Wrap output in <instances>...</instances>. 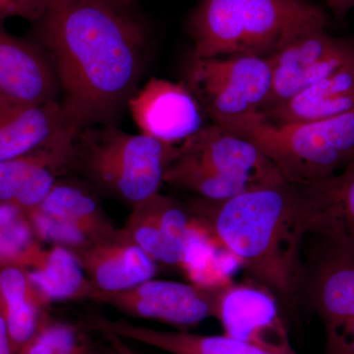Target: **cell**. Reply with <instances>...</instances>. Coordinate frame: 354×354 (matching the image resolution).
<instances>
[{
	"label": "cell",
	"instance_id": "6da1fadb",
	"mask_svg": "<svg viewBox=\"0 0 354 354\" xmlns=\"http://www.w3.org/2000/svg\"><path fill=\"white\" fill-rule=\"evenodd\" d=\"M32 25L29 39L50 58L69 127L80 133L114 124L145 67L141 23L102 0H48Z\"/></svg>",
	"mask_w": 354,
	"mask_h": 354
},
{
	"label": "cell",
	"instance_id": "7a4b0ae2",
	"mask_svg": "<svg viewBox=\"0 0 354 354\" xmlns=\"http://www.w3.org/2000/svg\"><path fill=\"white\" fill-rule=\"evenodd\" d=\"M326 180L276 181L230 199L199 198L188 209L198 228L234 254L277 301L291 308L301 295L304 242L322 216Z\"/></svg>",
	"mask_w": 354,
	"mask_h": 354
},
{
	"label": "cell",
	"instance_id": "3957f363",
	"mask_svg": "<svg viewBox=\"0 0 354 354\" xmlns=\"http://www.w3.org/2000/svg\"><path fill=\"white\" fill-rule=\"evenodd\" d=\"M326 25L325 13L305 0H201L191 13L188 31L195 57L269 59Z\"/></svg>",
	"mask_w": 354,
	"mask_h": 354
},
{
	"label": "cell",
	"instance_id": "277c9868",
	"mask_svg": "<svg viewBox=\"0 0 354 354\" xmlns=\"http://www.w3.org/2000/svg\"><path fill=\"white\" fill-rule=\"evenodd\" d=\"M213 123L252 142L288 183L337 176L354 158V111L314 122L272 123L260 111Z\"/></svg>",
	"mask_w": 354,
	"mask_h": 354
},
{
	"label": "cell",
	"instance_id": "5b68a950",
	"mask_svg": "<svg viewBox=\"0 0 354 354\" xmlns=\"http://www.w3.org/2000/svg\"><path fill=\"white\" fill-rule=\"evenodd\" d=\"M285 180L252 142L213 123L179 146L165 183L203 199H230L265 184Z\"/></svg>",
	"mask_w": 354,
	"mask_h": 354
},
{
	"label": "cell",
	"instance_id": "8992f818",
	"mask_svg": "<svg viewBox=\"0 0 354 354\" xmlns=\"http://www.w3.org/2000/svg\"><path fill=\"white\" fill-rule=\"evenodd\" d=\"M178 153L179 146L102 125L77 136L74 165L100 189L133 206L158 193Z\"/></svg>",
	"mask_w": 354,
	"mask_h": 354
},
{
	"label": "cell",
	"instance_id": "52a82bcc",
	"mask_svg": "<svg viewBox=\"0 0 354 354\" xmlns=\"http://www.w3.org/2000/svg\"><path fill=\"white\" fill-rule=\"evenodd\" d=\"M184 84L213 122L239 118L260 111L271 88V62L248 55L204 58L192 55Z\"/></svg>",
	"mask_w": 354,
	"mask_h": 354
},
{
	"label": "cell",
	"instance_id": "ba28073f",
	"mask_svg": "<svg viewBox=\"0 0 354 354\" xmlns=\"http://www.w3.org/2000/svg\"><path fill=\"white\" fill-rule=\"evenodd\" d=\"M313 234L319 241L304 263L301 297L322 321L324 354H354V255Z\"/></svg>",
	"mask_w": 354,
	"mask_h": 354
},
{
	"label": "cell",
	"instance_id": "9c48e42d",
	"mask_svg": "<svg viewBox=\"0 0 354 354\" xmlns=\"http://www.w3.org/2000/svg\"><path fill=\"white\" fill-rule=\"evenodd\" d=\"M26 215L39 241L74 253L116 232L92 191L77 181L59 179L44 201Z\"/></svg>",
	"mask_w": 354,
	"mask_h": 354
},
{
	"label": "cell",
	"instance_id": "30bf717a",
	"mask_svg": "<svg viewBox=\"0 0 354 354\" xmlns=\"http://www.w3.org/2000/svg\"><path fill=\"white\" fill-rule=\"evenodd\" d=\"M223 286L189 285L152 279L118 292L97 291L94 301L109 305L135 318L188 328L206 319L216 318Z\"/></svg>",
	"mask_w": 354,
	"mask_h": 354
},
{
	"label": "cell",
	"instance_id": "8fae6325",
	"mask_svg": "<svg viewBox=\"0 0 354 354\" xmlns=\"http://www.w3.org/2000/svg\"><path fill=\"white\" fill-rule=\"evenodd\" d=\"M269 59L272 85L260 111L283 104L354 59V44L334 38L321 28L299 37Z\"/></svg>",
	"mask_w": 354,
	"mask_h": 354
},
{
	"label": "cell",
	"instance_id": "7c38bea8",
	"mask_svg": "<svg viewBox=\"0 0 354 354\" xmlns=\"http://www.w3.org/2000/svg\"><path fill=\"white\" fill-rule=\"evenodd\" d=\"M142 134L169 145L180 146L202 129L204 111L184 82L152 78L129 104Z\"/></svg>",
	"mask_w": 354,
	"mask_h": 354
},
{
	"label": "cell",
	"instance_id": "4fadbf2b",
	"mask_svg": "<svg viewBox=\"0 0 354 354\" xmlns=\"http://www.w3.org/2000/svg\"><path fill=\"white\" fill-rule=\"evenodd\" d=\"M79 134L71 128L48 145L0 162V202L25 213L38 207L59 177L73 167Z\"/></svg>",
	"mask_w": 354,
	"mask_h": 354
},
{
	"label": "cell",
	"instance_id": "5bb4252c",
	"mask_svg": "<svg viewBox=\"0 0 354 354\" xmlns=\"http://www.w3.org/2000/svg\"><path fill=\"white\" fill-rule=\"evenodd\" d=\"M121 230L156 262L183 267L194 225L189 209L158 192L133 205Z\"/></svg>",
	"mask_w": 354,
	"mask_h": 354
},
{
	"label": "cell",
	"instance_id": "9a60e30c",
	"mask_svg": "<svg viewBox=\"0 0 354 354\" xmlns=\"http://www.w3.org/2000/svg\"><path fill=\"white\" fill-rule=\"evenodd\" d=\"M216 319L227 337L277 353H295L279 316L278 301L262 286H223Z\"/></svg>",
	"mask_w": 354,
	"mask_h": 354
},
{
	"label": "cell",
	"instance_id": "2e32d148",
	"mask_svg": "<svg viewBox=\"0 0 354 354\" xmlns=\"http://www.w3.org/2000/svg\"><path fill=\"white\" fill-rule=\"evenodd\" d=\"M59 94L57 74L43 48L13 36L0 23V97L39 106L58 102Z\"/></svg>",
	"mask_w": 354,
	"mask_h": 354
},
{
	"label": "cell",
	"instance_id": "e0dca14e",
	"mask_svg": "<svg viewBox=\"0 0 354 354\" xmlns=\"http://www.w3.org/2000/svg\"><path fill=\"white\" fill-rule=\"evenodd\" d=\"M75 254L88 281L99 292L129 290L153 279L158 272V263L122 230H116L113 234Z\"/></svg>",
	"mask_w": 354,
	"mask_h": 354
},
{
	"label": "cell",
	"instance_id": "ac0fdd59",
	"mask_svg": "<svg viewBox=\"0 0 354 354\" xmlns=\"http://www.w3.org/2000/svg\"><path fill=\"white\" fill-rule=\"evenodd\" d=\"M71 128L60 102L30 106L0 97V162L48 145Z\"/></svg>",
	"mask_w": 354,
	"mask_h": 354
},
{
	"label": "cell",
	"instance_id": "d6986e66",
	"mask_svg": "<svg viewBox=\"0 0 354 354\" xmlns=\"http://www.w3.org/2000/svg\"><path fill=\"white\" fill-rule=\"evenodd\" d=\"M87 326L95 332H109L121 339L141 342L171 354H286L225 335L165 332L133 325L125 320H109L102 316L91 317Z\"/></svg>",
	"mask_w": 354,
	"mask_h": 354
},
{
	"label": "cell",
	"instance_id": "ffe728a7",
	"mask_svg": "<svg viewBox=\"0 0 354 354\" xmlns=\"http://www.w3.org/2000/svg\"><path fill=\"white\" fill-rule=\"evenodd\" d=\"M354 111V59L283 104L260 111L272 123L314 122Z\"/></svg>",
	"mask_w": 354,
	"mask_h": 354
},
{
	"label": "cell",
	"instance_id": "44dd1931",
	"mask_svg": "<svg viewBox=\"0 0 354 354\" xmlns=\"http://www.w3.org/2000/svg\"><path fill=\"white\" fill-rule=\"evenodd\" d=\"M0 304L11 353L17 354L38 330L48 304L32 283L28 270L17 266L0 267Z\"/></svg>",
	"mask_w": 354,
	"mask_h": 354
},
{
	"label": "cell",
	"instance_id": "7402d4cb",
	"mask_svg": "<svg viewBox=\"0 0 354 354\" xmlns=\"http://www.w3.org/2000/svg\"><path fill=\"white\" fill-rule=\"evenodd\" d=\"M30 279L48 304L66 300H92L97 290L88 281L76 254L65 247L44 249L28 270Z\"/></svg>",
	"mask_w": 354,
	"mask_h": 354
},
{
	"label": "cell",
	"instance_id": "603a6c76",
	"mask_svg": "<svg viewBox=\"0 0 354 354\" xmlns=\"http://www.w3.org/2000/svg\"><path fill=\"white\" fill-rule=\"evenodd\" d=\"M312 234L322 235L354 255V160L326 181L322 216Z\"/></svg>",
	"mask_w": 354,
	"mask_h": 354
},
{
	"label": "cell",
	"instance_id": "cb8c5ba5",
	"mask_svg": "<svg viewBox=\"0 0 354 354\" xmlns=\"http://www.w3.org/2000/svg\"><path fill=\"white\" fill-rule=\"evenodd\" d=\"M43 250L25 212L0 202V267L31 269Z\"/></svg>",
	"mask_w": 354,
	"mask_h": 354
},
{
	"label": "cell",
	"instance_id": "d4e9b609",
	"mask_svg": "<svg viewBox=\"0 0 354 354\" xmlns=\"http://www.w3.org/2000/svg\"><path fill=\"white\" fill-rule=\"evenodd\" d=\"M17 354H95L82 328L53 320L46 314L38 330Z\"/></svg>",
	"mask_w": 354,
	"mask_h": 354
},
{
	"label": "cell",
	"instance_id": "484cf974",
	"mask_svg": "<svg viewBox=\"0 0 354 354\" xmlns=\"http://www.w3.org/2000/svg\"><path fill=\"white\" fill-rule=\"evenodd\" d=\"M48 0H0V23L19 17L35 23L43 16Z\"/></svg>",
	"mask_w": 354,
	"mask_h": 354
},
{
	"label": "cell",
	"instance_id": "4316f807",
	"mask_svg": "<svg viewBox=\"0 0 354 354\" xmlns=\"http://www.w3.org/2000/svg\"><path fill=\"white\" fill-rule=\"evenodd\" d=\"M100 334L104 337V339L109 342V346L113 348L118 354H139L128 346L125 339H121L118 335L109 332H101Z\"/></svg>",
	"mask_w": 354,
	"mask_h": 354
},
{
	"label": "cell",
	"instance_id": "83f0119b",
	"mask_svg": "<svg viewBox=\"0 0 354 354\" xmlns=\"http://www.w3.org/2000/svg\"><path fill=\"white\" fill-rule=\"evenodd\" d=\"M0 354H12L1 304H0Z\"/></svg>",
	"mask_w": 354,
	"mask_h": 354
},
{
	"label": "cell",
	"instance_id": "f1b7e54d",
	"mask_svg": "<svg viewBox=\"0 0 354 354\" xmlns=\"http://www.w3.org/2000/svg\"><path fill=\"white\" fill-rule=\"evenodd\" d=\"M324 1L337 15H344L354 8V0H324Z\"/></svg>",
	"mask_w": 354,
	"mask_h": 354
},
{
	"label": "cell",
	"instance_id": "f546056e",
	"mask_svg": "<svg viewBox=\"0 0 354 354\" xmlns=\"http://www.w3.org/2000/svg\"><path fill=\"white\" fill-rule=\"evenodd\" d=\"M102 1L106 2L109 6L116 7V8L127 10V7L131 6L134 0H102Z\"/></svg>",
	"mask_w": 354,
	"mask_h": 354
},
{
	"label": "cell",
	"instance_id": "4dcf8cb0",
	"mask_svg": "<svg viewBox=\"0 0 354 354\" xmlns=\"http://www.w3.org/2000/svg\"><path fill=\"white\" fill-rule=\"evenodd\" d=\"M102 354H118L115 351L113 348H111L109 346V349L108 351H104V353H102Z\"/></svg>",
	"mask_w": 354,
	"mask_h": 354
},
{
	"label": "cell",
	"instance_id": "1f68e13d",
	"mask_svg": "<svg viewBox=\"0 0 354 354\" xmlns=\"http://www.w3.org/2000/svg\"><path fill=\"white\" fill-rule=\"evenodd\" d=\"M353 44H354V39H353ZM353 160H354V158H353Z\"/></svg>",
	"mask_w": 354,
	"mask_h": 354
}]
</instances>
